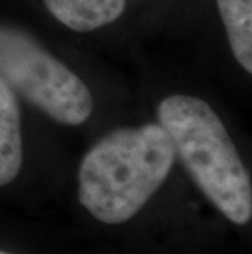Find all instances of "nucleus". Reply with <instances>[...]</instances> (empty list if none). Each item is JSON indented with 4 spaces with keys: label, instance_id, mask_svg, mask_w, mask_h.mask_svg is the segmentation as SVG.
Returning a JSON list of instances; mask_svg holds the SVG:
<instances>
[{
    "label": "nucleus",
    "instance_id": "423d86ee",
    "mask_svg": "<svg viewBox=\"0 0 252 254\" xmlns=\"http://www.w3.org/2000/svg\"><path fill=\"white\" fill-rule=\"evenodd\" d=\"M231 51L243 69L252 72V0H216Z\"/></svg>",
    "mask_w": 252,
    "mask_h": 254
},
{
    "label": "nucleus",
    "instance_id": "f03ea898",
    "mask_svg": "<svg viewBox=\"0 0 252 254\" xmlns=\"http://www.w3.org/2000/svg\"><path fill=\"white\" fill-rule=\"evenodd\" d=\"M159 125L174 146L175 158L206 198L236 225L252 218L249 172L223 122L205 100L170 95L157 107Z\"/></svg>",
    "mask_w": 252,
    "mask_h": 254
},
{
    "label": "nucleus",
    "instance_id": "7ed1b4c3",
    "mask_svg": "<svg viewBox=\"0 0 252 254\" xmlns=\"http://www.w3.org/2000/svg\"><path fill=\"white\" fill-rule=\"evenodd\" d=\"M0 79L15 95L62 125H82L94 110L84 80L26 31L0 25Z\"/></svg>",
    "mask_w": 252,
    "mask_h": 254
},
{
    "label": "nucleus",
    "instance_id": "0eeeda50",
    "mask_svg": "<svg viewBox=\"0 0 252 254\" xmlns=\"http://www.w3.org/2000/svg\"><path fill=\"white\" fill-rule=\"evenodd\" d=\"M0 254H10V253H3V251H0Z\"/></svg>",
    "mask_w": 252,
    "mask_h": 254
},
{
    "label": "nucleus",
    "instance_id": "20e7f679",
    "mask_svg": "<svg viewBox=\"0 0 252 254\" xmlns=\"http://www.w3.org/2000/svg\"><path fill=\"white\" fill-rule=\"evenodd\" d=\"M59 23L80 33L113 23L125 12L126 0H43Z\"/></svg>",
    "mask_w": 252,
    "mask_h": 254
},
{
    "label": "nucleus",
    "instance_id": "39448f33",
    "mask_svg": "<svg viewBox=\"0 0 252 254\" xmlns=\"http://www.w3.org/2000/svg\"><path fill=\"white\" fill-rule=\"evenodd\" d=\"M23 161L21 117L17 95L0 79V187L13 182Z\"/></svg>",
    "mask_w": 252,
    "mask_h": 254
},
{
    "label": "nucleus",
    "instance_id": "f257e3e1",
    "mask_svg": "<svg viewBox=\"0 0 252 254\" xmlns=\"http://www.w3.org/2000/svg\"><path fill=\"white\" fill-rule=\"evenodd\" d=\"M174 163V146L157 123L115 129L82 159L79 200L99 221L125 223L157 192Z\"/></svg>",
    "mask_w": 252,
    "mask_h": 254
}]
</instances>
